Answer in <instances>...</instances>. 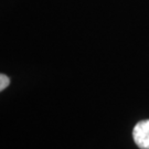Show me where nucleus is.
I'll list each match as a JSON object with an SVG mask.
<instances>
[{"mask_svg":"<svg viewBox=\"0 0 149 149\" xmlns=\"http://www.w3.org/2000/svg\"><path fill=\"white\" fill-rule=\"evenodd\" d=\"M133 138L140 149H149V119L136 124L133 130Z\"/></svg>","mask_w":149,"mask_h":149,"instance_id":"nucleus-1","label":"nucleus"},{"mask_svg":"<svg viewBox=\"0 0 149 149\" xmlns=\"http://www.w3.org/2000/svg\"><path fill=\"white\" fill-rule=\"evenodd\" d=\"M10 84V80L9 77L5 74H0V92L7 88Z\"/></svg>","mask_w":149,"mask_h":149,"instance_id":"nucleus-2","label":"nucleus"}]
</instances>
